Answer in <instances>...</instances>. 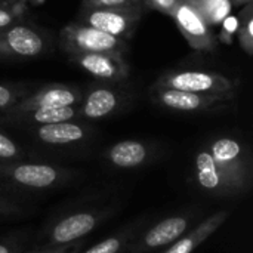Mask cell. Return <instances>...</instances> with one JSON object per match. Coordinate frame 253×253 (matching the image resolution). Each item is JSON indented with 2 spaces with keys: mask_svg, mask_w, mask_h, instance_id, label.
<instances>
[{
  "mask_svg": "<svg viewBox=\"0 0 253 253\" xmlns=\"http://www.w3.org/2000/svg\"><path fill=\"white\" fill-rule=\"evenodd\" d=\"M80 120L79 117V105L71 107H46V108H34L18 114H3L0 116V125L15 126V127H34L42 125L59 123V122H71Z\"/></svg>",
  "mask_w": 253,
  "mask_h": 253,
  "instance_id": "cell-15",
  "label": "cell"
},
{
  "mask_svg": "<svg viewBox=\"0 0 253 253\" xmlns=\"http://www.w3.org/2000/svg\"><path fill=\"white\" fill-rule=\"evenodd\" d=\"M150 96L153 104L176 113H221L236 104L237 93H194L168 87L151 86Z\"/></svg>",
  "mask_w": 253,
  "mask_h": 253,
  "instance_id": "cell-3",
  "label": "cell"
},
{
  "mask_svg": "<svg viewBox=\"0 0 253 253\" xmlns=\"http://www.w3.org/2000/svg\"><path fill=\"white\" fill-rule=\"evenodd\" d=\"M59 46L70 53H116L125 55L129 50L127 40L107 34L82 22H71L59 31Z\"/></svg>",
  "mask_w": 253,
  "mask_h": 253,
  "instance_id": "cell-4",
  "label": "cell"
},
{
  "mask_svg": "<svg viewBox=\"0 0 253 253\" xmlns=\"http://www.w3.org/2000/svg\"><path fill=\"white\" fill-rule=\"evenodd\" d=\"M0 253H19V242L12 239L0 240Z\"/></svg>",
  "mask_w": 253,
  "mask_h": 253,
  "instance_id": "cell-29",
  "label": "cell"
},
{
  "mask_svg": "<svg viewBox=\"0 0 253 253\" xmlns=\"http://www.w3.org/2000/svg\"><path fill=\"white\" fill-rule=\"evenodd\" d=\"M194 93H237L240 83L224 74L209 70H170L162 74L154 84Z\"/></svg>",
  "mask_w": 253,
  "mask_h": 253,
  "instance_id": "cell-5",
  "label": "cell"
},
{
  "mask_svg": "<svg viewBox=\"0 0 253 253\" xmlns=\"http://www.w3.org/2000/svg\"><path fill=\"white\" fill-rule=\"evenodd\" d=\"M142 12L144 9L135 7L132 4L114 7H89L82 9L79 22L98 28L119 39L127 40L135 33Z\"/></svg>",
  "mask_w": 253,
  "mask_h": 253,
  "instance_id": "cell-7",
  "label": "cell"
},
{
  "mask_svg": "<svg viewBox=\"0 0 253 253\" xmlns=\"http://www.w3.org/2000/svg\"><path fill=\"white\" fill-rule=\"evenodd\" d=\"M19 16H21V12L18 10V7L9 6L7 3L0 0V30L16 24Z\"/></svg>",
  "mask_w": 253,
  "mask_h": 253,
  "instance_id": "cell-25",
  "label": "cell"
},
{
  "mask_svg": "<svg viewBox=\"0 0 253 253\" xmlns=\"http://www.w3.org/2000/svg\"><path fill=\"white\" fill-rule=\"evenodd\" d=\"M30 133L39 141L46 145H74L79 144L89 136V127L71 120V122H59V123H50V125H42L28 127Z\"/></svg>",
  "mask_w": 253,
  "mask_h": 253,
  "instance_id": "cell-16",
  "label": "cell"
},
{
  "mask_svg": "<svg viewBox=\"0 0 253 253\" xmlns=\"http://www.w3.org/2000/svg\"><path fill=\"white\" fill-rule=\"evenodd\" d=\"M113 215V209H87L77 211L61 216L58 221L49 225L43 233L44 246H59L82 240L84 236L93 233L104 221Z\"/></svg>",
  "mask_w": 253,
  "mask_h": 253,
  "instance_id": "cell-6",
  "label": "cell"
},
{
  "mask_svg": "<svg viewBox=\"0 0 253 253\" xmlns=\"http://www.w3.org/2000/svg\"><path fill=\"white\" fill-rule=\"evenodd\" d=\"M22 157V148L7 135L0 132V162H16Z\"/></svg>",
  "mask_w": 253,
  "mask_h": 253,
  "instance_id": "cell-23",
  "label": "cell"
},
{
  "mask_svg": "<svg viewBox=\"0 0 253 253\" xmlns=\"http://www.w3.org/2000/svg\"><path fill=\"white\" fill-rule=\"evenodd\" d=\"M172 18L188 42L190 47L202 52H216L219 47V40L212 31V27L202 18V15L191 6L187 0H182L172 13Z\"/></svg>",
  "mask_w": 253,
  "mask_h": 253,
  "instance_id": "cell-9",
  "label": "cell"
},
{
  "mask_svg": "<svg viewBox=\"0 0 253 253\" xmlns=\"http://www.w3.org/2000/svg\"><path fill=\"white\" fill-rule=\"evenodd\" d=\"M129 0H83L82 9L89 7H114V6H127Z\"/></svg>",
  "mask_w": 253,
  "mask_h": 253,
  "instance_id": "cell-28",
  "label": "cell"
},
{
  "mask_svg": "<svg viewBox=\"0 0 253 253\" xmlns=\"http://www.w3.org/2000/svg\"><path fill=\"white\" fill-rule=\"evenodd\" d=\"M145 224V219L133 221L120 231L105 237L99 243L93 245L83 253H125L129 245L133 242V239L139 234L142 225Z\"/></svg>",
  "mask_w": 253,
  "mask_h": 253,
  "instance_id": "cell-19",
  "label": "cell"
},
{
  "mask_svg": "<svg viewBox=\"0 0 253 253\" xmlns=\"http://www.w3.org/2000/svg\"><path fill=\"white\" fill-rule=\"evenodd\" d=\"M206 150L212 156L224 178L233 188L243 194L251 188L252 162L248 148L233 136H218L208 142Z\"/></svg>",
  "mask_w": 253,
  "mask_h": 253,
  "instance_id": "cell-2",
  "label": "cell"
},
{
  "mask_svg": "<svg viewBox=\"0 0 253 253\" xmlns=\"http://www.w3.org/2000/svg\"><path fill=\"white\" fill-rule=\"evenodd\" d=\"M237 36L242 49L249 55H253V4L248 3L240 12V22L237 24Z\"/></svg>",
  "mask_w": 253,
  "mask_h": 253,
  "instance_id": "cell-21",
  "label": "cell"
},
{
  "mask_svg": "<svg viewBox=\"0 0 253 253\" xmlns=\"http://www.w3.org/2000/svg\"><path fill=\"white\" fill-rule=\"evenodd\" d=\"M253 0H231V4L233 6H237V7H243L246 6L248 3H252Z\"/></svg>",
  "mask_w": 253,
  "mask_h": 253,
  "instance_id": "cell-30",
  "label": "cell"
},
{
  "mask_svg": "<svg viewBox=\"0 0 253 253\" xmlns=\"http://www.w3.org/2000/svg\"><path fill=\"white\" fill-rule=\"evenodd\" d=\"M74 170L46 163L0 162V187L22 193H44L65 185Z\"/></svg>",
  "mask_w": 253,
  "mask_h": 253,
  "instance_id": "cell-1",
  "label": "cell"
},
{
  "mask_svg": "<svg viewBox=\"0 0 253 253\" xmlns=\"http://www.w3.org/2000/svg\"><path fill=\"white\" fill-rule=\"evenodd\" d=\"M68 58L84 73L101 82H123L130 71L125 58L116 53H70Z\"/></svg>",
  "mask_w": 253,
  "mask_h": 253,
  "instance_id": "cell-13",
  "label": "cell"
},
{
  "mask_svg": "<svg viewBox=\"0 0 253 253\" xmlns=\"http://www.w3.org/2000/svg\"><path fill=\"white\" fill-rule=\"evenodd\" d=\"M230 212L228 211H219L211 216H208L206 219H203L197 227H194L193 230L187 231L185 234H182L176 242H173L170 246L166 248V251L163 253H191L194 252V249H197L203 242H206L215 231H218V228L227 221Z\"/></svg>",
  "mask_w": 253,
  "mask_h": 253,
  "instance_id": "cell-18",
  "label": "cell"
},
{
  "mask_svg": "<svg viewBox=\"0 0 253 253\" xmlns=\"http://www.w3.org/2000/svg\"><path fill=\"white\" fill-rule=\"evenodd\" d=\"M194 176H196L199 187L212 196H216V197L240 196L233 188V185L224 178V175L218 169L216 163L213 162L206 147L199 150L194 157Z\"/></svg>",
  "mask_w": 253,
  "mask_h": 253,
  "instance_id": "cell-14",
  "label": "cell"
},
{
  "mask_svg": "<svg viewBox=\"0 0 253 253\" xmlns=\"http://www.w3.org/2000/svg\"><path fill=\"white\" fill-rule=\"evenodd\" d=\"M191 221L193 215L188 213L168 216L150 227L141 236L138 234L125 253H153L168 248L188 231Z\"/></svg>",
  "mask_w": 253,
  "mask_h": 253,
  "instance_id": "cell-8",
  "label": "cell"
},
{
  "mask_svg": "<svg viewBox=\"0 0 253 253\" xmlns=\"http://www.w3.org/2000/svg\"><path fill=\"white\" fill-rule=\"evenodd\" d=\"M46 49V37L31 25L13 24L0 30V56L34 58Z\"/></svg>",
  "mask_w": 253,
  "mask_h": 253,
  "instance_id": "cell-11",
  "label": "cell"
},
{
  "mask_svg": "<svg viewBox=\"0 0 253 253\" xmlns=\"http://www.w3.org/2000/svg\"><path fill=\"white\" fill-rule=\"evenodd\" d=\"M82 98H83V92L79 86L67 84V83H50L40 87L36 92H30L25 98L16 102L4 114H18L28 110L46 108V107L56 108V107L80 105Z\"/></svg>",
  "mask_w": 253,
  "mask_h": 253,
  "instance_id": "cell-10",
  "label": "cell"
},
{
  "mask_svg": "<svg viewBox=\"0 0 253 253\" xmlns=\"http://www.w3.org/2000/svg\"><path fill=\"white\" fill-rule=\"evenodd\" d=\"M84 242L79 240L74 243H67V245H59V246H43L36 253H80Z\"/></svg>",
  "mask_w": 253,
  "mask_h": 253,
  "instance_id": "cell-27",
  "label": "cell"
},
{
  "mask_svg": "<svg viewBox=\"0 0 253 253\" xmlns=\"http://www.w3.org/2000/svg\"><path fill=\"white\" fill-rule=\"evenodd\" d=\"M25 211L15 202H12L10 199L4 197L0 193V218H15V216H21L24 215Z\"/></svg>",
  "mask_w": 253,
  "mask_h": 253,
  "instance_id": "cell-26",
  "label": "cell"
},
{
  "mask_svg": "<svg viewBox=\"0 0 253 253\" xmlns=\"http://www.w3.org/2000/svg\"><path fill=\"white\" fill-rule=\"evenodd\" d=\"M182 0H141L142 9H151V10H157L163 15L172 16L173 10L176 9V6L181 3Z\"/></svg>",
  "mask_w": 253,
  "mask_h": 253,
  "instance_id": "cell-24",
  "label": "cell"
},
{
  "mask_svg": "<svg viewBox=\"0 0 253 253\" xmlns=\"http://www.w3.org/2000/svg\"><path fill=\"white\" fill-rule=\"evenodd\" d=\"M105 160L117 169H136L151 157V148L138 139H125L107 148Z\"/></svg>",
  "mask_w": 253,
  "mask_h": 253,
  "instance_id": "cell-17",
  "label": "cell"
},
{
  "mask_svg": "<svg viewBox=\"0 0 253 253\" xmlns=\"http://www.w3.org/2000/svg\"><path fill=\"white\" fill-rule=\"evenodd\" d=\"M127 93L110 84H98L83 95L79 105L80 120H102L123 108Z\"/></svg>",
  "mask_w": 253,
  "mask_h": 253,
  "instance_id": "cell-12",
  "label": "cell"
},
{
  "mask_svg": "<svg viewBox=\"0 0 253 253\" xmlns=\"http://www.w3.org/2000/svg\"><path fill=\"white\" fill-rule=\"evenodd\" d=\"M196 10L202 15V18L208 22L209 27L221 25L233 10L231 0H187Z\"/></svg>",
  "mask_w": 253,
  "mask_h": 253,
  "instance_id": "cell-20",
  "label": "cell"
},
{
  "mask_svg": "<svg viewBox=\"0 0 253 253\" xmlns=\"http://www.w3.org/2000/svg\"><path fill=\"white\" fill-rule=\"evenodd\" d=\"M30 86L24 83H0V116L30 93Z\"/></svg>",
  "mask_w": 253,
  "mask_h": 253,
  "instance_id": "cell-22",
  "label": "cell"
},
{
  "mask_svg": "<svg viewBox=\"0 0 253 253\" xmlns=\"http://www.w3.org/2000/svg\"><path fill=\"white\" fill-rule=\"evenodd\" d=\"M129 3L135 7H141L142 9V4H141V0H129Z\"/></svg>",
  "mask_w": 253,
  "mask_h": 253,
  "instance_id": "cell-31",
  "label": "cell"
}]
</instances>
